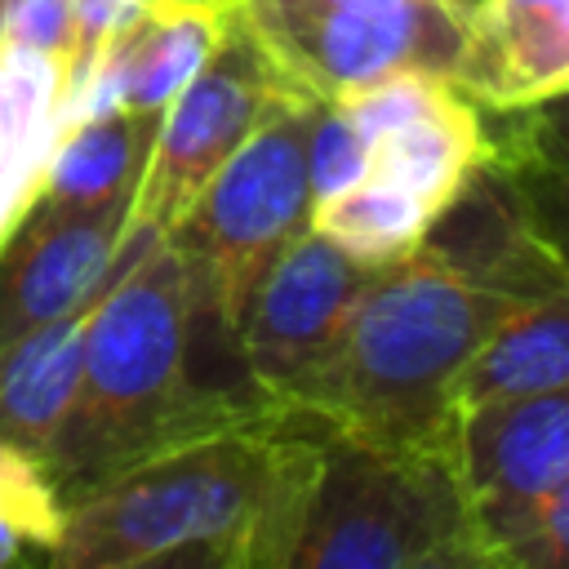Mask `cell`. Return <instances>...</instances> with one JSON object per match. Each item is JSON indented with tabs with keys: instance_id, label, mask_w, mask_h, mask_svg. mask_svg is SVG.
Returning a JSON list of instances; mask_svg holds the SVG:
<instances>
[{
	"instance_id": "2",
	"label": "cell",
	"mask_w": 569,
	"mask_h": 569,
	"mask_svg": "<svg viewBox=\"0 0 569 569\" xmlns=\"http://www.w3.org/2000/svg\"><path fill=\"white\" fill-rule=\"evenodd\" d=\"M525 302L422 236L413 253L373 267L338 347L289 409L373 440H449L458 373Z\"/></svg>"
},
{
	"instance_id": "23",
	"label": "cell",
	"mask_w": 569,
	"mask_h": 569,
	"mask_svg": "<svg viewBox=\"0 0 569 569\" xmlns=\"http://www.w3.org/2000/svg\"><path fill=\"white\" fill-rule=\"evenodd\" d=\"M0 40L67 62L71 0H9V9L0 13Z\"/></svg>"
},
{
	"instance_id": "7",
	"label": "cell",
	"mask_w": 569,
	"mask_h": 569,
	"mask_svg": "<svg viewBox=\"0 0 569 569\" xmlns=\"http://www.w3.org/2000/svg\"><path fill=\"white\" fill-rule=\"evenodd\" d=\"M284 98H298V93L280 80V71L262 53V44L249 36L231 0L227 27L213 53L160 111V124L133 191L129 227H147L164 236L191 209L204 182L227 164V156Z\"/></svg>"
},
{
	"instance_id": "3",
	"label": "cell",
	"mask_w": 569,
	"mask_h": 569,
	"mask_svg": "<svg viewBox=\"0 0 569 569\" xmlns=\"http://www.w3.org/2000/svg\"><path fill=\"white\" fill-rule=\"evenodd\" d=\"M316 436V418L267 405L169 440L62 511L44 569H116L191 538L249 529L280 502Z\"/></svg>"
},
{
	"instance_id": "5",
	"label": "cell",
	"mask_w": 569,
	"mask_h": 569,
	"mask_svg": "<svg viewBox=\"0 0 569 569\" xmlns=\"http://www.w3.org/2000/svg\"><path fill=\"white\" fill-rule=\"evenodd\" d=\"M307 98L276 102L262 124L227 156L191 209L164 231L191 271L196 316L231 347L253 284L276 253L311 227L307 187Z\"/></svg>"
},
{
	"instance_id": "19",
	"label": "cell",
	"mask_w": 569,
	"mask_h": 569,
	"mask_svg": "<svg viewBox=\"0 0 569 569\" xmlns=\"http://www.w3.org/2000/svg\"><path fill=\"white\" fill-rule=\"evenodd\" d=\"M62 529V502L44 467L18 445L0 440V569H31Z\"/></svg>"
},
{
	"instance_id": "16",
	"label": "cell",
	"mask_w": 569,
	"mask_h": 569,
	"mask_svg": "<svg viewBox=\"0 0 569 569\" xmlns=\"http://www.w3.org/2000/svg\"><path fill=\"white\" fill-rule=\"evenodd\" d=\"M569 387V293L516 307L467 360L453 387V413L547 396Z\"/></svg>"
},
{
	"instance_id": "1",
	"label": "cell",
	"mask_w": 569,
	"mask_h": 569,
	"mask_svg": "<svg viewBox=\"0 0 569 569\" xmlns=\"http://www.w3.org/2000/svg\"><path fill=\"white\" fill-rule=\"evenodd\" d=\"M196 329L182 253L160 231L129 227L84 325L71 409L40 458L62 511L151 449L267 409L249 387L196 382Z\"/></svg>"
},
{
	"instance_id": "15",
	"label": "cell",
	"mask_w": 569,
	"mask_h": 569,
	"mask_svg": "<svg viewBox=\"0 0 569 569\" xmlns=\"http://www.w3.org/2000/svg\"><path fill=\"white\" fill-rule=\"evenodd\" d=\"M67 124V62L0 40V236L36 200Z\"/></svg>"
},
{
	"instance_id": "14",
	"label": "cell",
	"mask_w": 569,
	"mask_h": 569,
	"mask_svg": "<svg viewBox=\"0 0 569 569\" xmlns=\"http://www.w3.org/2000/svg\"><path fill=\"white\" fill-rule=\"evenodd\" d=\"M111 271H116V262H111ZM111 271H107V280H111ZM107 280L76 307L58 311L53 320H44V325L27 329L22 338H13L9 347H0V440L18 445L36 462L49 453V445L71 409L76 378H80V351H84V325H89V311H93L98 293L107 289Z\"/></svg>"
},
{
	"instance_id": "21",
	"label": "cell",
	"mask_w": 569,
	"mask_h": 569,
	"mask_svg": "<svg viewBox=\"0 0 569 569\" xmlns=\"http://www.w3.org/2000/svg\"><path fill=\"white\" fill-rule=\"evenodd\" d=\"M316 449V445H311ZM311 462V458H307ZM302 462V471H307ZM302 471L289 480V489L280 493V502L249 529H236V533H213V538H191V542H178V547H164L156 556H142V560H129V565H116V569H271L276 565V547H280V533H284V516H289V498L302 480Z\"/></svg>"
},
{
	"instance_id": "22",
	"label": "cell",
	"mask_w": 569,
	"mask_h": 569,
	"mask_svg": "<svg viewBox=\"0 0 569 569\" xmlns=\"http://www.w3.org/2000/svg\"><path fill=\"white\" fill-rule=\"evenodd\" d=\"M302 156H307V187H311V204H316V200L338 196L356 178H365L369 138L347 120V111L338 102H311Z\"/></svg>"
},
{
	"instance_id": "24",
	"label": "cell",
	"mask_w": 569,
	"mask_h": 569,
	"mask_svg": "<svg viewBox=\"0 0 569 569\" xmlns=\"http://www.w3.org/2000/svg\"><path fill=\"white\" fill-rule=\"evenodd\" d=\"M409 569H516L493 542H485L471 520H462L453 533H445L436 547H427Z\"/></svg>"
},
{
	"instance_id": "13",
	"label": "cell",
	"mask_w": 569,
	"mask_h": 569,
	"mask_svg": "<svg viewBox=\"0 0 569 569\" xmlns=\"http://www.w3.org/2000/svg\"><path fill=\"white\" fill-rule=\"evenodd\" d=\"M485 156H489L485 111L471 98H462L453 84H445L422 111L369 138L365 173L413 196L431 218H440Z\"/></svg>"
},
{
	"instance_id": "12",
	"label": "cell",
	"mask_w": 569,
	"mask_h": 569,
	"mask_svg": "<svg viewBox=\"0 0 569 569\" xmlns=\"http://www.w3.org/2000/svg\"><path fill=\"white\" fill-rule=\"evenodd\" d=\"M227 13L231 0H151L102 49L98 67L89 71L76 98V116H93L107 107L160 116L213 53Z\"/></svg>"
},
{
	"instance_id": "20",
	"label": "cell",
	"mask_w": 569,
	"mask_h": 569,
	"mask_svg": "<svg viewBox=\"0 0 569 569\" xmlns=\"http://www.w3.org/2000/svg\"><path fill=\"white\" fill-rule=\"evenodd\" d=\"M467 520L516 569H569V485L533 502L467 511Z\"/></svg>"
},
{
	"instance_id": "17",
	"label": "cell",
	"mask_w": 569,
	"mask_h": 569,
	"mask_svg": "<svg viewBox=\"0 0 569 569\" xmlns=\"http://www.w3.org/2000/svg\"><path fill=\"white\" fill-rule=\"evenodd\" d=\"M160 116L151 111H124L107 107L93 116H76L44 169V182L36 196L62 200V204H102L138 191L151 138Z\"/></svg>"
},
{
	"instance_id": "25",
	"label": "cell",
	"mask_w": 569,
	"mask_h": 569,
	"mask_svg": "<svg viewBox=\"0 0 569 569\" xmlns=\"http://www.w3.org/2000/svg\"><path fill=\"white\" fill-rule=\"evenodd\" d=\"M445 4H449V9H453V13H462V18H467V13H471V4H476V0H445Z\"/></svg>"
},
{
	"instance_id": "18",
	"label": "cell",
	"mask_w": 569,
	"mask_h": 569,
	"mask_svg": "<svg viewBox=\"0 0 569 569\" xmlns=\"http://www.w3.org/2000/svg\"><path fill=\"white\" fill-rule=\"evenodd\" d=\"M436 218L405 191L378 182V178H356L329 200L311 204V227L338 244L347 258L360 267H387L405 253H413Z\"/></svg>"
},
{
	"instance_id": "6",
	"label": "cell",
	"mask_w": 569,
	"mask_h": 569,
	"mask_svg": "<svg viewBox=\"0 0 569 569\" xmlns=\"http://www.w3.org/2000/svg\"><path fill=\"white\" fill-rule=\"evenodd\" d=\"M280 80L329 102L400 71L453 76L467 18L445 0H236Z\"/></svg>"
},
{
	"instance_id": "9",
	"label": "cell",
	"mask_w": 569,
	"mask_h": 569,
	"mask_svg": "<svg viewBox=\"0 0 569 569\" xmlns=\"http://www.w3.org/2000/svg\"><path fill=\"white\" fill-rule=\"evenodd\" d=\"M133 196L62 204L36 196L0 236V347L89 298L129 231Z\"/></svg>"
},
{
	"instance_id": "10",
	"label": "cell",
	"mask_w": 569,
	"mask_h": 569,
	"mask_svg": "<svg viewBox=\"0 0 569 569\" xmlns=\"http://www.w3.org/2000/svg\"><path fill=\"white\" fill-rule=\"evenodd\" d=\"M449 458L467 511L533 502L569 485V387L480 409L449 422Z\"/></svg>"
},
{
	"instance_id": "26",
	"label": "cell",
	"mask_w": 569,
	"mask_h": 569,
	"mask_svg": "<svg viewBox=\"0 0 569 569\" xmlns=\"http://www.w3.org/2000/svg\"><path fill=\"white\" fill-rule=\"evenodd\" d=\"M4 9H9V0H0V13H4Z\"/></svg>"
},
{
	"instance_id": "8",
	"label": "cell",
	"mask_w": 569,
	"mask_h": 569,
	"mask_svg": "<svg viewBox=\"0 0 569 569\" xmlns=\"http://www.w3.org/2000/svg\"><path fill=\"white\" fill-rule=\"evenodd\" d=\"M373 267H360L316 227L293 236L249 293L236 360L249 391L276 409H289L298 387L338 347L356 298L365 293Z\"/></svg>"
},
{
	"instance_id": "11",
	"label": "cell",
	"mask_w": 569,
	"mask_h": 569,
	"mask_svg": "<svg viewBox=\"0 0 569 569\" xmlns=\"http://www.w3.org/2000/svg\"><path fill=\"white\" fill-rule=\"evenodd\" d=\"M449 84L480 111H538L569 84V0H476Z\"/></svg>"
},
{
	"instance_id": "4",
	"label": "cell",
	"mask_w": 569,
	"mask_h": 569,
	"mask_svg": "<svg viewBox=\"0 0 569 569\" xmlns=\"http://www.w3.org/2000/svg\"><path fill=\"white\" fill-rule=\"evenodd\" d=\"M462 520L449 440H373L320 422L271 569H409Z\"/></svg>"
}]
</instances>
